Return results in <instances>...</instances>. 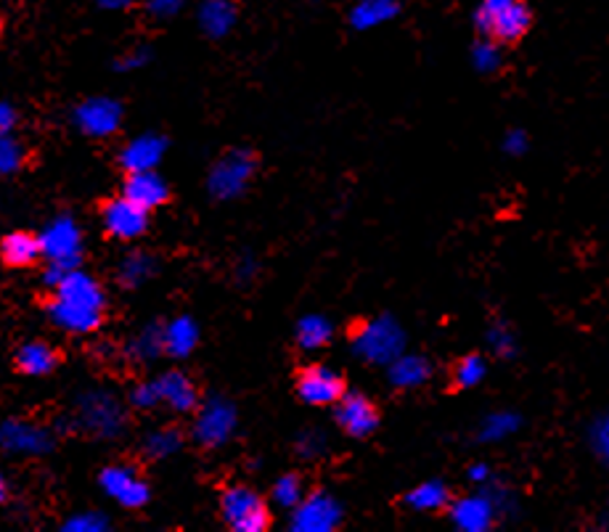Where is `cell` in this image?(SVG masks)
I'll list each match as a JSON object with an SVG mask.
<instances>
[{
  "label": "cell",
  "instance_id": "cell-39",
  "mask_svg": "<svg viewBox=\"0 0 609 532\" xmlns=\"http://www.w3.org/2000/svg\"><path fill=\"white\" fill-rule=\"evenodd\" d=\"M186 0H144V9L151 19L157 22H167V19H175L180 11H184Z\"/></svg>",
  "mask_w": 609,
  "mask_h": 532
},
{
  "label": "cell",
  "instance_id": "cell-16",
  "mask_svg": "<svg viewBox=\"0 0 609 532\" xmlns=\"http://www.w3.org/2000/svg\"><path fill=\"white\" fill-rule=\"evenodd\" d=\"M165 154L167 138L159 136V132H144V136L130 138L120 149V154H117V159H120V167L125 173H146L157 170Z\"/></svg>",
  "mask_w": 609,
  "mask_h": 532
},
{
  "label": "cell",
  "instance_id": "cell-24",
  "mask_svg": "<svg viewBox=\"0 0 609 532\" xmlns=\"http://www.w3.org/2000/svg\"><path fill=\"white\" fill-rule=\"evenodd\" d=\"M403 503L411 511H419V514H435V511L451 509L453 495L443 480H426L419 482L416 487H411L403 495Z\"/></svg>",
  "mask_w": 609,
  "mask_h": 532
},
{
  "label": "cell",
  "instance_id": "cell-34",
  "mask_svg": "<svg viewBox=\"0 0 609 532\" xmlns=\"http://www.w3.org/2000/svg\"><path fill=\"white\" fill-rule=\"evenodd\" d=\"M111 524L107 514H101V511H80V514H72L61 524V530L67 532H107Z\"/></svg>",
  "mask_w": 609,
  "mask_h": 532
},
{
  "label": "cell",
  "instance_id": "cell-10",
  "mask_svg": "<svg viewBox=\"0 0 609 532\" xmlns=\"http://www.w3.org/2000/svg\"><path fill=\"white\" fill-rule=\"evenodd\" d=\"M342 503L326 490L305 495L299 506L292 509L289 530L294 532H334L342 524Z\"/></svg>",
  "mask_w": 609,
  "mask_h": 532
},
{
  "label": "cell",
  "instance_id": "cell-1",
  "mask_svg": "<svg viewBox=\"0 0 609 532\" xmlns=\"http://www.w3.org/2000/svg\"><path fill=\"white\" fill-rule=\"evenodd\" d=\"M104 307H107V294H104L101 284L86 270L72 268L65 282L53 289L46 313L56 328L82 337V334L96 332L101 326Z\"/></svg>",
  "mask_w": 609,
  "mask_h": 532
},
{
  "label": "cell",
  "instance_id": "cell-25",
  "mask_svg": "<svg viewBox=\"0 0 609 532\" xmlns=\"http://www.w3.org/2000/svg\"><path fill=\"white\" fill-rule=\"evenodd\" d=\"M432 366L422 355H397L387 366V380L395 390H416L430 380Z\"/></svg>",
  "mask_w": 609,
  "mask_h": 532
},
{
  "label": "cell",
  "instance_id": "cell-27",
  "mask_svg": "<svg viewBox=\"0 0 609 532\" xmlns=\"http://www.w3.org/2000/svg\"><path fill=\"white\" fill-rule=\"evenodd\" d=\"M157 257L144 249H132L130 255L122 257L120 268H117V284L122 289H138V286L157 276Z\"/></svg>",
  "mask_w": 609,
  "mask_h": 532
},
{
  "label": "cell",
  "instance_id": "cell-8",
  "mask_svg": "<svg viewBox=\"0 0 609 532\" xmlns=\"http://www.w3.org/2000/svg\"><path fill=\"white\" fill-rule=\"evenodd\" d=\"M40 247L48 263L65 265V268H80L82 263V230L72 215H59L40 230Z\"/></svg>",
  "mask_w": 609,
  "mask_h": 532
},
{
  "label": "cell",
  "instance_id": "cell-4",
  "mask_svg": "<svg viewBox=\"0 0 609 532\" xmlns=\"http://www.w3.org/2000/svg\"><path fill=\"white\" fill-rule=\"evenodd\" d=\"M350 345H353L355 358L369 363V366H390L397 355H403L405 334L395 318L380 315V318L361 324Z\"/></svg>",
  "mask_w": 609,
  "mask_h": 532
},
{
  "label": "cell",
  "instance_id": "cell-30",
  "mask_svg": "<svg viewBox=\"0 0 609 532\" xmlns=\"http://www.w3.org/2000/svg\"><path fill=\"white\" fill-rule=\"evenodd\" d=\"M180 445H184V435H180L178 430H170V426H165V430H154L144 437L141 451H144L146 459L163 461V459L175 456V453L180 451Z\"/></svg>",
  "mask_w": 609,
  "mask_h": 532
},
{
  "label": "cell",
  "instance_id": "cell-2",
  "mask_svg": "<svg viewBox=\"0 0 609 532\" xmlns=\"http://www.w3.org/2000/svg\"><path fill=\"white\" fill-rule=\"evenodd\" d=\"M472 22L480 38L499 46H517L533 30L536 13L530 0H480Z\"/></svg>",
  "mask_w": 609,
  "mask_h": 532
},
{
  "label": "cell",
  "instance_id": "cell-12",
  "mask_svg": "<svg viewBox=\"0 0 609 532\" xmlns=\"http://www.w3.org/2000/svg\"><path fill=\"white\" fill-rule=\"evenodd\" d=\"M98 487L109 495L111 501L120 503L122 509H141L149 503V485L138 477V472L128 464L104 466L98 474Z\"/></svg>",
  "mask_w": 609,
  "mask_h": 532
},
{
  "label": "cell",
  "instance_id": "cell-42",
  "mask_svg": "<svg viewBox=\"0 0 609 532\" xmlns=\"http://www.w3.org/2000/svg\"><path fill=\"white\" fill-rule=\"evenodd\" d=\"M136 3L138 0H96V6L101 11H128Z\"/></svg>",
  "mask_w": 609,
  "mask_h": 532
},
{
  "label": "cell",
  "instance_id": "cell-21",
  "mask_svg": "<svg viewBox=\"0 0 609 532\" xmlns=\"http://www.w3.org/2000/svg\"><path fill=\"white\" fill-rule=\"evenodd\" d=\"M159 397L167 408L175 413H191L199 408V395H196V384L188 380L184 371H167L157 380Z\"/></svg>",
  "mask_w": 609,
  "mask_h": 532
},
{
  "label": "cell",
  "instance_id": "cell-36",
  "mask_svg": "<svg viewBox=\"0 0 609 532\" xmlns=\"http://www.w3.org/2000/svg\"><path fill=\"white\" fill-rule=\"evenodd\" d=\"M474 67L480 69V72H493L495 67L501 65V46L493 43V40L480 38V43L474 46Z\"/></svg>",
  "mask_w": 609,
  "mask_h": 532
},
{
  "label": "cell",
  "instance_id": "cell-33",
  "mask_svg": "<svg viewBox=\"0 0 609 532\" xmlns=\"http://www.w3.org/2000/svg\"><path fill=\"white\" fill-rule=\"evenodd\" d=\"M27 162V151L19 138H13L11 132L9 136L0 138V173L3 175H13L19 173Z\"/></svg>",
  "mask_w": 609,
  "mask_h": 532
},
{
  "label": "cell",
  "instance_id": "cell-11",
  "mask_svg": "<svg viewBox=\"0 0 609 532\" xmlns=\"http://www.w3.org/2000/svg\"><path fill=\"white\" fill-rule=\"evenodd\" d=\"M101 223L111 239L136 242L149 230V209L136 205V201L122 194L101 207Z\"/></svg>",
  "mask_w": 609,
  "mask_h": 532
},
{
  "label": "cell",
  "instance_id": "cell-37",
  "mask_svg": "<svg viewBox=\"0 0 609 532\" xmlns=\"http://www.w3.org/2000/svg\"><path fill=\"white\" fill-rule=\"evenodd\" d=\"M297 453L299 459H321L326 453V435H321L318 430H305L297 437Z\"/></svg>",
  "mask_w": 609,
  "mask_h": 532
},
{
  "label": "cell",
  "instance_id": "cell-41",
  "mask_svg": "<svg viewBox=\"0 0 609 532\" xmlns=\"http://www.w3.org/2000/svg\"><path fill=\"white\" fill-rule=\"evenodd\" d=\"M13 125H17V109L9 101H3L0 104V132L9 136V132H13Z\"/></svg>",
  "mask_w": 609,
  "mask_h": 532
},
{
  "label": "cell",
  "instance_id": "cell-5",
  "mask_svg": "<svg viewBox=\"0 0 609 532\" xmlns=\"http://www.w3.org/2000/svg\"><path fill=\"white\" fill-rule=\"evenodd\" d=\"M257 173V154L252 149H230L209 167L207 173V194L215 201H230L239 199L247 191L252 178Z\"/></svg>",
  "mask_w": 609,
  "mask_h": 532
},
{
  "label": "cell",
  "instance_id": "cell-7",
  "mask_svg": "<svg viewBox=\"0 0 609 532\" xmlns=\"http://www.w3.org/2000/svg\"><path fill=\"white\" fill-rule=\"evenodd\" d=\"M236 424H239V411H236V405L228 397H207L196 408L191 437L202 447H223L234 437Z\"/></svg>",
  "mask_w": 609,
  "mask_h": 532
},
{
  "label": "cell",
  "instance_id": "cell-35",
  "mask_svg": "<svg viewBox=\"0 0 609 532\" xmlns=\"http://www.w3.org/2000/svg\"><path fill=\"white\" fill-rule=\"evenodd\" d=\"M128 403H130L136 411H151L154 405L163 403V397H159L157 380H154V382H141V384H136V387L130 390Z\"/></svg>",
  "mask_w": 609,
  "mask_h": 532
},
{
  "label": "cell",
  "instance_id": "cell-31",
  "mask_svg": "<svg viewBox=\"0 0 609 532\" xmlns=\"http://www.w3.org/2000/svg\"><path fill=\"white\" fill-rule=\"evenodd\" d=\"M488 376V361L482 358L480 353H469L464 358L456 361V366H453L451 382L453 390H472L482 384V380Z\"/></svg>",
  "mask_w": 609,
  "mask_h": 532
},
{
  "label": "cell",
  "instance_id": "cell-43",
  "mask_svg": "<svg viewBox=\"0 0 609 532\" xmlns=\"http://www.w3.org/2000/svg\"><path fill=\"white\" fill-rule=\"evenodd\" d=\"M514 426V422L509 416H499V418H493V422L488 424V432L490 435H495V437H501L503 432H509Z\"/></svg>",
  "mask_w": 609,
  "mask_h": 532
},
{
  "label": "cell",
  "instance_id": "cell-23",
  "mask_svg": "<svg viewBox=\"0 0 609 532\" xmlns=\"http://www.w3.org/2000/svg\"><path fill=\"white\" fill-rule=\"evenodd\" d=\"M199 324L191 315H175L173 321L165 324V355L170 358H188L199 345Z\"/></svg>",
  "mask_w": 609,
  "mask_h": 532
},
{
  "label": "cell",
  "instance_id": "cell-18",
  "mask_svg": "<svg viewBox=\"0 0 609 532\" xmlns=\"http://www.w3.org/2000/svg\"><path fill=\"white\" fill-rule=\"evenodd\" d=\"M122 194L136 201V205L149 209V213L167 205V199H170V188H167L165 178L157 170L128 173V178H125L122 184Z\"/></svg>",
  "mask_w": 609,
  "mask_h": 532
},
{
  "label": "cell",
  "instance_id": "cell-17",
  "mask_svg": "<svg viewBox=\"0 0 609 532\" xmlns=\"http://www.w3.org/2000/svg\"><path fill=\"white\" fill-rule=\"evenodd\" d=\"M196 22L209 40H223L239 22V6L236 0H202L196 9Z\"/></svg>",
  "mask_w": 609,
  "mask_h": 532
},
{
  "label": "cell",
  "instance_id": "cell-13",
  "mask_svg": "<svg viewBox=\"0 0 609 532\" xmlns=\"http://www.w3.org/2000/svg\"><path fill=\"white\" fill-rule=\"evenodd\" d=\"M345 395V380L328 366H307L297 374V397L305 405H337Z\"/></svg>",
  "mask_w": 609,
  "mask_h": 532
},
{
  "label": "cell",
  "instance_id": "cell-6",
  "mask_svg": "<svg viewBox=\"0 0 609 532\" xmlns=\"http://www.w3.org/2000/svg\"><path fill=\"white\" fill-rule=\"evenodd\" d=\"M220 516L234 532H265L271 528L268 503L249 485H234L220 495Z\"/></svg>",
  "mask_w": 609,
  "mask_h": 532
},
{
  "label": "cell",
  "instance_id": "cell-28",
  "mask_svg": "<svg viewBox=\"0 0 609 532\" xmlns=\"http://www.w3.org/2000/svg\"><path fill=\"white\" fill-rule=\"evenodd\" d=\"M334 337V326L326 315L307 313L297 321V332H294V339L297 345L305 349V353H316V349L326 347Z\"/></svg>",
  "mask_w": 609,
  "mask_h": 532
},
{
  "label": "cell",
  "instance_id": "cell-44",
  "mask_svg": "<svg viewBox=\"0 0 609 532\" xmlns=\"http://www.w3.org/2000/svg\"><path fill=\"white\" fill-rule=\"evenodd\" d=\"M472 477L474 480H485V466H474L472 469Z\"/></svg>",
  "mask_w": 609,
  "mask_h": 532
},
{
  "label": "cell",
  "instance_id": "cell-15",
  "mask_svg": "<svg viewBox=\"0 0 609 532\" xmlns=\"http://www.w3.org/2000/svg\"><path fill=\"white\" fill-rule=\"evenodd\" d=\"M0 445L11 456H46L53 447V435L32 422L9 418L0 430Z\"/></svg>",
  "mask_w": 609,
  "mask_h": 532
},
{
  "label": "cell",
  "instance_id": "cell-29",
  "mask_svg": "<svg viewBox=\"0 0 609 532\" xmlns=\"http://www.w3.org/2000/svg\"><path fill=\"white\" fill-rule=\"evenodd\" d=\"M125 353H128V358L138 363H149L154 358H159V355L165 353V326L151 324L141 328V332L128 342V349H125Z\"/></svg>",
  "mask_w": 609,
  "mask_h": 532
},
{
  "label": "cell",
  "instance_id": "cell-38",
  "mask_svg": "<svg viewBox=\"0 0 609 532\" xmlns=\"http://www.w3.org/2000/svg\"><path fill=\"white\" fill-rule=\"evenodd\" d=\"M151 61V48L149 46H136L130 48V51H125L120 59L115 61L117 72L128 75V72H138V69H144Z\"/></svg>",
  "mask_w": 609,
  "mask_h": 532
},
{
  "label": "cell",
  "instance_id": "cell-26",
  "mask_svg": "<svg viewBox=\"0 0 609 532\" xmlns=\"http://www.w3.org/2000/svg\"><path fill=\"white\" fill-rule=\"evenodd\" d=\"M13 363H17V368L27 376H48L56 366H59V355H56V349L48 345V342L32 339L24 342V345L17 349Z\"/></svg>",
  "mask_w": 609,
  "mask_h": 532
},
{
  "label": "cell",
  "instance_id": "cell-3",
  "mask_svg": "<svg viewBox=\"0 0 609 532\" xmlns=\"http://www.w3.org/2000/svg\"><path fill=\"white\" fill-rule=\"evenodd\" d=\"M75 426L90 437L115 440L128 430V413L107 390L82 392L75 403Z\"/></svg>",
  "mask_w": 609,
  "mask_h": 532
},
{
  "label": "cell",
  "instance_id": "cell-14",
  "mask_svg": "<svg viewBox=\"0 0 609 532\" xmlns=\"http://www.w3.org/2000/svg\"><path fill=\"white\" fill-rule=\"evenodd\" d=\"M334 422H337V426L347 437L363 440L374 435L376 426H380V411H376V405L366 395L345 392L337 408H334Z\"/></svg>",
  "mask_w": 609,
  "mask_h": 532
},
{
  "label": "cell",
  "instance_id": "cell-32",
  "mask_svg": "<svg viewBox=\"0 0 609 532\" xmlns=\"http://www.w3.org/2000/svg\"><path fill=\"white\" fill-rule=\"evenodd\" d=\"M271 499L276 506L282 509H294L299 506V501L305 499V485L297 474H284V477L276 480V485L271 490Z\"/></svg>",
  "mask_w": 609,
  "mask_h": 532
},
{
  "label": "cell",
  "instance_id": "cell-22",
  "mask_svg": "<svg viewBox=\"0 0 609 532\" xmlns=\"http://www.w3.org/2000/svg\"><path fill=\"white\" fill-rule=\"evenodd\" d=\"M0 257L9 268H30L43 257V247H40V234H30V230H11L0 242Z\"/></svg>",
  "mask_w": 609,
  "mask_h": 532
},
{
  "label": "cell",
  "instance_id": "cell-40",
  "mask_svg": "<svg viewBox=\"0 0 609 532\" xmlns=\"http://www.w3.org/2000/svg\"><path fill=\"white\" fill-rule=\"evenodd\" d=\"M257 270H261V265H257V260L252 255H244L239 257V263H236V278H239L242 284L255 282Z\"/></svg>",
  "mask_w": 609,
  "mask_h": 532
},
{
  "label": "cell",
  "instance_id": "cell-9",
  "mask_svg": "<svg viewBox=\"0 0 609 532\" xmlns=\"http://www.w3.org/2000/svg\"><path fill=\"white\" fill-rule=\"evenodd\" d=\"M122 104L109 96L82 98L72 109V125L86 138H109L120 130L122 125Z\"/></svg>",
  "mask_w": 609,
  "mask_h": 532
},
{
  "label": "cell",
  "instance_id": "cell-19",
  "mask_svg": "<svg viewBox=\"0 0 609 532\" xmlns=\"http://www.w3.org/2000/svg\"><path fill=\"white\" fill-rule=\"evenodd\" d=\"M453 528L464 530V532H485L493 528L495 520V509L485 495H466V499H453L451 509Z\"/></svg>",
  "mask_w": 609,
  "mask_h": 532
},
{
  "label": "cell",
  "instance_id": "cell-20",
  "mask_svg": "<svg viewBox=\"0 0 609 532\" xmlns=\"http://www.w3.org/2000/svg\"><path fill=\"white\" fill-rule=\"evenodd\" d=\"M401 0H355L347 11V24L355 32H369L392 22L401 13Z\"/></svg>",
  "mask_w": 609,
  "mask_h": 532
}]
</instances>
